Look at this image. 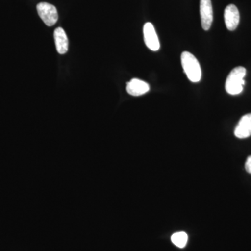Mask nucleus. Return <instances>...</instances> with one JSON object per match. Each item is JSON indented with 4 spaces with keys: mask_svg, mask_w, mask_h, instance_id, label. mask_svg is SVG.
<instances>
[{
    "mask_svg": "<svg viewBox=\"0 0 251 251\" xmlns=\"http://www.w3.org/2000/svg\"><path fill=\"white\" fill-rule=\"evenodd\" d=\"M224 19L226 27L228 30L234 31L237 29L239 23V19H240V15L235 5L229 4L226 8Z\"/></svg>",
    "mask_w": 251,
    "mask_h": 251,
    "instance_id": "obj_6",
    "label": "nucleus"
},
{
    "mask_svg": "<svg viewBox=\"0 0 251 251\" xmlns=\"http://www.w3.org/2000/svg\"><path fill=\"white\" fill-rule=\"evenodd\" d=\"M144 39L148 49L152 51L158 50L160 49V42L154 27L151 23H145L143 27Z\"/></svg>",
    "mask_w": 251,
    "mask_h": 251,
    "instance_id": "obj_4",
    "label": "nucleus"
},
{
    "mask_svg": "<svg viewBox=\"0 0 251 251\" xmlns=\"http://www.w3.org/2000/svg\"><path fill=\"white\" fill-rule=\"evenodd\" d=\"M245 168L248 173L251 174V156L248 157L247 162H246Z\"/></svg>",
    "mask_w": 251,
    "mask_h": 251,
    "instance_id": "obj_11",
    "label": "nucleus"
},
{
    "mask_svg": "<svg viewBox=\"0 0 251 251\" xmlns=\"http://www.w3.org/2000/svg\"><path fill=\"white\" fill-rule=\"evenodd\" d=\"M38 14L46 25L53 26L58 21V13L53 5L41 2L36 6Z\"/></svg>",
    "mask_w": 251,
    "mask_h": 251,
    "instance_id": "obj_3",
    "label": "nucleus"
},
{
    "mask_svg": "<svg viewBox=\"0 0 251 251\" xmlns=\"http://www.w3.org/2000/svg\"><path fill=\"white\" fill-rule=\"evenodd\" d=\"M181 65L188 78L193 82H198L202 77V71L198 59L189 52H182Z\"/></svg>",
    "mask_w": 251,
    "mask_h": 251,
    "instance_id": "obj_2",
    "label": "nucleus"
},
{
    "mask_svg": "<svg viewBox=\"0 0 251 251\" xmlns=\"http://www.w3.org/2000/svg\"><path fill=\"white\" fill-rule=\"evenodd\" d=\"M200 11L203 29L209 30L213 22V9L211 0H201Z\"/></svg>",
    "mask_w": 251,
    "mask_h": 251,
    "instance_id": "obj_5",
    "label": "nucleus"
},
{
    "mask_svg": "<svg viewBox=\"0 0 251 251\" xmlns=\"http://www.w3.org/2000/svg\"><path fill=\"white\" fill-rule=\"evenodd\" d=\"M171 241L176 247L184 248L188 242V235L186 232H179L173 234L171 237Z\"/></svg>",
    "mask_w": 251,
    "mask_h": 251,
    "instance_id": "obj_10",
    "label": "nucleus"
},
{
    "mask_svg": "<svg viewBox=\"0 0 251 251\" xmlns=\"http://www.w3.org/2000/svg\"><path fill=\"white\" fill-rule=\"evenodd\" d=\"M150 90V85L147 82L139 79H132L127 83L126 91L130 95L139 97L146 94Z\"/></svg>",
    "mask_w": 251,
    "mask_h": 251,
    "instance_id": "obj_8",
    "label": "nucleus"
},
{
    "mask_svg": "<svg viewBox=\"0 0 251 251\" xmlns=\"http://www.w3.org/2000/svg\"><path fill=\"white\" fill-rule=\"evenodd\" d=\"M247 74V70L243 67L234 68L230 72L226 82V90L231 95H237L242 93L245 85L244 77Z\"/></svg>",
    "mask_w": 251,
    "mask_h": 251,
    "instance_id": "obj_1",
    "label": "nucleus"
},
{
    "mask_svg": "<svg viewBox=\"0 0 251 251\" xmlns=\"http://www.w3.org/2000/svg\"><path fill=\"white\" fill-rule=\"evenodd\" d=\"M54 41H55L56 49L59 54L67 53L69 49V41L65 31L62 27H57L54 31Z\"/></svg>",
    "mask_w": 251,
    "mask_h": 251,
    "instance_id": "obj_9",
    "label": "nucleus"
},
{
    "mask_svg": "<svg viewBox=\"0 0 251 251\" xmlns=\"http://www.w3.org/2000/svg\"><path fill=\"white\" fill-rule=\"evenodd\" d=\"M234 135L238 138L244 139L251 135V113L243 116L234 130Z\"/></svg>",
    "mask_w": 251,
    "mask_h": 251,
    "instance_id": "obj_7",
    "label": "nucleus"
}]
</instances>
